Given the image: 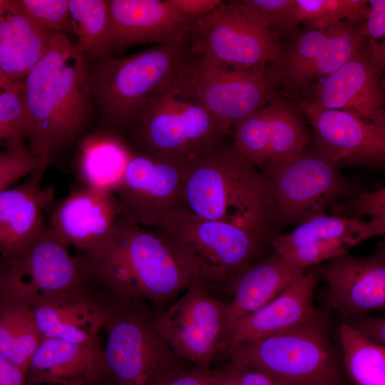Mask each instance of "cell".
<instances>
[{
  "label": "cell",
  "mask_w": 385,
  "mask_h": 385,
  "mask_svg": "<svg viewBox=\"0 0 385 385\" xmlns=\"http://www.w3.org/2000/svg\"><path fill=\"white\" fill-rule=\"evenodd\" d=\"M77 257L86 282L104 297L150 302L155 308L190 285V265L158 231L120 217L108 237Z\"/></svg>",
  "instance_id": "6da1fadb"
},
{
  "label": "cell",
  "mask_w": 385,
  "mask_h": 385,
  "mask_svg": "<svg viewBox=\"0 0 385 385\" xmlns=\"http://www.w3.org/2000/svg\"><path fill=\"white\" fill-rule=\"evenodd\" d=\"M31 130L29 150L49 161L83 131L94 104L86 57L66 34L56 33L22 81Z\"/></svg>",
  "instance_id": "7a4b0ae2"
},
{
  "label": "cell",
  "mask_w": 385,
  "mask_h": 385,
  "mask_svg": "<svg viewBox=\"0 0 385 385\" xmlns=\"http://www.w3.org/2000/svg\"><path fill=\"white\" fill-rule=\"evenodd\" d=\"M182 203L202 218L266 237L273 228L264 176L232 144L222 140L188 164Z\"/></svg>",
  "instance_id": "3957f363"
},
{
  "label": "cell",
  "mask_w": 385,
  "mask_h": 385,
  "mask_svg": "<svg viewBox=\"0 0 385 385\" xmlns=\"http://www.w3.org/2000/svg\"><path fill=\"white\" fill-rule=\"evenodd\" d=\"M104 299L107 339L101 385H160L192 367L162 335L157 308L143 300Z\"/></svg>",
  "instance_id": "277c9868"
},
{
  "label": "cell",
  "mask_w": 385,
  "mask_h": 385,
  "mask_svg": "<svg viewBox=\"0 0 385 385\" xmlns=\"http://www.w3.org/2000/svg\"><path fill=\"white\" fill-rule=\"evenodd\" d=\"M230 361L260 369L284 385H353L324 314L287 331L245 344Z\"/></svg>",
  "instance_id": "5b68a950"
},
{
  "label": "cell",
  "mask_w": 385,
  "mask_h": 385,
  "mask_svg": "<svg viewBox=\"0 0 385 385\" xmlns=\"http://www.w3.org/2000/svg\"><path fill=\"white\" fill-rule=\"evenodd\" d=\"M188 262L197 279L227 282L253 265L267 237L228 223L202 218L183 203L165 213L155 227Z\"/></svg>",
  "instance_id": "8992f818"
},
{
  "label": "cell",
  "mask_w": 385,
  "mask_h": 385,
  "mask_svg": "<svg viewBox=\"0 0 385 385\" xmlns=\"http://www.w3.org/2000/svg\"><path fill=\"white\" fill-rule=\"evenodd\" d=\"M185 46L156 45L128 56L93 60L88 66L92 98L103 119L130 126L155 93L175 76Z\"/></svg>",
  "instance_id": "52a82bcc"
},
{
  "label": "cell",
  "mask_w": 385,
  "mask_h": 385,
  "mask_svg": "<svg viewBox=\"0 0 385 385\" xmlns=\"http://www.w3.org/2000/svg\"><path fill=\"white\" fill-rule=\"evenodd\" d=\"M268 186L273 227L299 225L342 198L356 196V186L314 148L261 168Z\"/></svg>",
  "instance_id": "ba28073f"
},
{
  "label": "cell",
  "mask_w": 385,
  "mask_h": 385,
  "mask_svg": "<svg viewBox=\"0 0 385 385\" xmlns=\"http://www.w3.org/2000/svg\"><path fill=\"white\" fill-rule=\"evenodd\" d=\"M130 126L138 153L185 164L224 136L203 106L180 94L175 76L155 93Z\"/></svg>",
  "instance_id": "9c48e42d"
},
{
  "label": "cell",
  "mask_w": 385,
  "mask_h": 385,
  "mask_svg": "<svg viewBox=\"0 0 385 385\" xmlns=\"http://www.w3.org/2000/svg\"><path fill=\"white\" fill-rule=\"evenodd\" d=\"M282 46L279 34L241 1H223L195 20L185 44L189 53L244 71L266 69Z\"/></svg>",
  "instance_id": "30bf717a"
},
{
  "label": "cell",
  "mask_w": 385,
  "mask_h": 385,
  "mask_svg": "<svg viewBox=\"0 0 385 385\" xmlns=\"http://www.w3.org/2000/svg\"><path fill=\"white\" fill-rule=\"evenodd\" d=\"M267 68L232 69L187 51L175 79L180 94L203 106L225 135L232 125L278 97Z\"/></svg>",
  "instance_id": "8fae6325"
},
{
  "label": "cell",
  "mask_w": 385,
  "mask_h": 385,
  "mask_svg": "<svg viewBox=\"0 0 385 385\" xmlns=\"http://www.w3.org/2000/svg\"><path fill=\"white\" fill-rule=\"evenodd\" d=\"M364 21H343L324 27L307 26L292 34L267 68L278 91L302 96L351 58L365 42Z\"/></svg>",
  "instance_id": "7c38bea8"
},
{
  "label": "cell",
  "mask_w": 385,
  "mask_h": 385,
  "mask_svg": "<svg viewBox=\"0 0 385 385\" xmlns=\"http://www.w3.org/2000/svg\"><path fill=\"white\" fill-rule=\"evenodd\" d=\"M227 304L212 297L193 279L184 294L166 309H157L159 329L175 354L192 366L212 369L223 352Z\"/></svg>",
  "instance_id": "4fadbf2b"
},
{
  "label": "cell",
  "mask_w": 385,
  "mask_h": 385,
  "mask_svg": "<svg viewBox=\"0 0 385 385\" xmlns=\"http://www.w3.org/2000/svg\"><path fill=\"white\" fill-rule=\"evenodd\" d=\"M68 247L47 227L24 254L1 257L0 300L31 308L45 298L88 284Z\"/></svg>",
  "instance_id": "5bb4252c"
},
{
  "label": "cell",
  "mask_w": 385,
  "mask_h": 385,
  "mask_svg": "<svg viewBox=\"0 0 385 385\" xmlns=\"http://www.w3.org/2000/svg\"><path fill=\"white\" fill-rule=\"evenodd\" d=\"M299 108L312 128L315 150L337 166L385 170V125L338 109L300 101Z\"/></svg>",
  "instance_id": "9a60e30c"
},
{
  "label": "cell",
  "mask_w": 385,
  "mask_h": 385,
  "mask_svg": "<svg viewBox=\"0 0 385 385\" xmlns=\"http://www.w3.org/2000/svg\"><path fill=\"white\" fill-rule=\"evenodd\" d=\"M298 103L276 98L235 125V149L255 167L300 153L310 136Z\"/></svg>",
  "instance_id": "2e32d148"
},
{
  "label": "cell",
  "mask_w": 385,
  "mask_h": 385,
  "mask_svg": "<svg viewBox=\"0 0 385 385\" xmlns=\"http://www.w3.org/2000/svg\"><path fill=\"white\" fill-rule=\"evenodd\" d=\"M188 164L133 153L115 192L127 215L143 227H156L182 203Z\"/></svg>",
  "instance_id": "e0dca14e"
},
{
  "label": "cell",
  "mask_w": 385,
  "mask_h": 385,
  "mask_svg": "<svg viewBox=\"0 0 385 385\" xmlns=\"http://www.w3.org/2000/svg\"><path fill=\"white\" fill-rule=\"evenodd\" d=\"M314 272L327 285L326 307L343 320L385 310L384 248L366 257L344 254Z\"/></svg>",
  "instance_id": "ac0fdd59"
},
{
  "label": "cell",
  "mask_w": 385,
  "mask_h": 385,
  "mask_svg": "<svg viewBox=\"0 0 385 385\" xmlns=\"http://www.w3.org/2000/svg\"><path fill=\"white\" fill-rule=\"evenodd\" d=\"M366 41L336 71L316 83L302 100L316 106L338 109L385 125V98Z\"/></svg>",
  "instance_id": "d6986e66"
},
{
  "label": "cell",
  "mask_w": 385,
  "mask_h": 385,
  "mask_svg": "<svg viewBox=\"0 0 385 385\" xmlns=\"http://www.w3.org/2000/svg\"><path fill=\"white\" fill-rule=\"evenodd\" d=\"M194 21L175 11L168 0H111V41L120 54L134 45L184 46Z\"/></svg>",
  "instance_id": "ffe728a7"
},
{
  "label": "cell",
  "mask_w": 385,
  "mask_h": 385,
  "mask_svg": "<svg viewBox=\"0 0 385 385\" xmlns=\"http://www.w3.org/2000/svg\"><path fill=\"white\" fill-rule=\"evenodd\" d=\"M123 215L127 214L115 193L84 186L57 206L48 227L67 246L84 252L101 245Z\"/></svg>",
  "instance_id": "44dd1931"
},
{
  "label": "cell",
  "mask_w": 385,
  "mask_h": 385,
  "mask_svg": "<svg viewBox=\"0 0 385 385\" xmlns=\"http://www.w3.org/2000/svg\"><path fill=\"white\" fill-rule=\"evenodd\" d=\"M319 280L313 271L304 273L270 302L234 324L227 334L223 352L229 355L240 346L292 329L322 313L314 306Z\"/></svg>",
  "instance_id": "7402d4cb"
},
{
  "label": "cell",
  "mask_w": 385,
  "mask_h": 385,
  "mask_svg": "<svg viewBox=\"0 0 385 385\" xmlns=\"http://www.w3.org/2000/svg\"><path fill=\"white\" fill-rule=\"evenodd\" d=\"M31 310L43 339L70 343L98 339L106 315L104 298L88 284L45 298Z\"/></svg>",
  "instance_id": "603a6c76"
},
{
  "label": "cell",
  "mask_w": 385,
  "mask_h": 385,
  "mask_svg": "<svg viewBox=\"0 0 385 385\" xmlns=\"http://www.w3.org/2000/svg\"><path fill=\"white\" fill-rule=\"evenodd\" d=\"M104 350L99 340L70 343L43 339L27 370L31 385H101Z\"/></svg>",
  "instance_id": "cb8c5ba5"
},
{
  "label": "cell",
  "mask_w": 385,
  "mask_h": 385,
  "mask_svg": "<svg viewBox=\"0 0 385 385\" xmlns=\"http://www.w3.org/2000/svg\"><path fill=\"white\" fill-rule=\"evenodd\" d=\"M54 34L35 21L20 0H0V83L22 81Z\"/></svg>",
  "instance_id": "d4e9b609"
},
{
  "label": "cell",
  "mask_w": 385,
  "mask_h": 385,
  "mask_svg": "<svg viewBox=\"0 0 385 385\" xmlns=\"http://www.w3.org/2000/svg\"><path fill=\"white\" fill-rule=\"evenodd\" d=\"M48 163L43 162L23 184L0 191V251L2 258L24 254L47 228L39 188Z\"/></svg>",
  "instance_id": "484cf974"
},
{
  "label": "cell",
  "mask_w": 385,
  "mask_h": 385,
  "mask_svg": "<svg viewBox=\"0 0 385 385\" xmlns=\"http://www.w3.org/2000/svg\"><path fill=\"white\" fill-rule=\"evenodd\" d=\"M305 270L274 253L241 273L230 285L234 297L227 304L226 336L234 324L276 298Z\"/></svg>",
  "instance_id": "4316f807"
},
{
  "label": "cell",
  "mask_w": 385,
  "mask_h": 385,
  "mask_svg": "<svg viewBox=\"0 0 385 385\" xmlns=\"http://www.w3.org/2000/svg\"><path fill=\"white\" fill-rule=\"evenodd\" d=\"M382 225L371 219L339 215L316 216L297 225L292 232L271 241L274 253L281 255L294 248L314 243L346 241L354 246L374 236L384 235Z\"/></svg>",
  "instance_id": "83f0119b"
},
{
  "label": "cell",
  "mask_w": 385,
  "mask_h": 385,
  "mask_svg": "<svg viewBox=\"0 0 385 385\" xmlns=\"http://www.w3.org/2000/svg\"><path fill=\"white\" fill-rule=\"evenodd\" d=\"M78 170L85 186L115 193L134 153L120 139L93 135L81 144Z\"/></svg>",
  "instance_id": "f1b7e54d"
},
{
  "label": "cell",
  "mask_w": 385,
  "mask_h": 385,
  "mask_svg": "<svg viewBox=\"0 0 385 385\" xmlns=\"http://www.w3.org/2000/svg\"><path fill=\"white\" fill-rule=\"evenodd\" d=\"M42 340L30 307L0 300V356L28 370Z\"/></svg>",
  "instance_id": "f546056e"
},
{
  "label": "cell",
  "mask_w": 385,
  "mask_h": 385,
  "mask_svg": "<svg viewBox=\"0 0 385 385\" xmlns=\"http://www.w3.org/2000/svg\"><path fill=\"white\" fill-rule=\"evenodd\" d=\"M338 334L344 364L352 384L385 385V346L344 320Z\"/></svg>",
  "instance_id": "4dcf8cb0"
},
{
  "label": "cell",
  "mask_w": 385,
  "mask_h": 385,
  "mask_svg": "<svg viewBox=\"0 0 385 385\" xmlns=\"http://www.w3.org/2000/svg\"><path fill=\"white\" fill-rule=\"evenodd\" d=\"M110 1L68 0L72 32L77 48L91 60L113 56L110 36Z\"/></svg>",
  "instance_id": "1f68e13d"
},
{
  "label": "cell",
  "mask_w": 385,
  "mask_h": 385,
  "mask_svg": "<svg viewBox=\"0 0 385 385\" xmlns=\"http://www.w3.org/2000/svg\"><path fill=\"white\" fill-rule=\"evenodd\" d=\"M369 9L366 0H297L292 27L301 23L324 27L346 20L365 21Z\"/></svg>",
  "instance_id": "d6a6232c"
},
{
  "label": "cell",
  "mask_w": 385,
  "mask_h": 385,
  "mask_svg": "<svg viewBox=\"0 0 385 385\" xmlns=\"http://www.w3.org/2000/svg\"><path fill=\"white\" fill-rule=\"evenodd\" d=\"M0 139L6 147L25 143L31 130L22 81L0 83Z\"/></svg>",
  "instance_id": "836d02e7"
},
{
  "label": "cell",
  "mask_w": 385,
  "mask_h": 385,
  "mask_svg": "<svg viewBox=\"0 0 385 385\" xmlns=\"http://www.w3.org/2000/svg\"><path fill=\"white\" fill-rule=\"evenodd\" d=\"M43 162L49 161L34 155L25 143L6 146L0 154V191L32 174Z\"/></svg>",
  "instance_id": "e575fe53"
},
{
  "label": "cell",
  "mask_w": 385,
  "mask_h": 385,
  "mask_svg": "<svg viewBox=\"0 0 385 385\" xmlns=\"http://www.w3.org/2000/svg\"><path fill=\"white\" fill-rule=\"evenodd\" d=\"M28 14L53 33L72 32L68 0H20Z\"/></svg>",
  "instance_id": "d590c367"
},
{
  "label": "cell",
  "mask_w": 385,
  "mask_h": 385,
  "mask_svg": "<svg viewBox=\"0 0 385 385\" xmlns=\"http://www.w3.org/2000/svg\"><path fill=\"white\" fill-rule=\"evenodd\" d=\"M368 16L364 24L366 43L381 74L385 72V0L369 1Z\"/></svg>",
  "instance_id": "8d00e7d4"
},
{
  "label": "cell",
  "mask_w": 385,
  "mask_h": 385,
  "mask_svg": "<svg viewBox=\"0 0 385 385\" xmlns=\"http://www.w3.org/2000/svg\"><path fill=\"white\" fill-rule=\"evenodd\" d=\"M354 246L346 241H334L302 245L279 255L289 264L307 269L324 260L347 254Z\"/></svg>",
  "instance_id": "74e56055"
},
{
  "label": "cell",
  "mask_w": 385,
  "mask_h": 385,
  "mask_svg": "<svg viewBox=\"0 0 385 385\" xmlns=\"http://www.w3.org/2000/svg\"><path fill=\"white\" fill-rule=\"evenodd\" d=\"M245 5L259 14L279 34L290 32L297 0H242Z\"/></svg>",
  "instance_id": "f35d334b"
},
{
  "label": "cell",
  "mask_w": 385,
  "mask_h": 385,
  "mask_svg": "<svg viewBox=\"0 0 385 385\" xmlns=\"http://www.w3.org/2000/svg\"><path fill=\"white\" fill-rule=\"evenodd\" d=\"M332 209L334 215L356 218L368 216L379 221L385 231V199L378 198L371 192H360L354 197L333 205Z\"/></svg>",
  "instance_id": "ab89813d"
},
{
  "label": "cell",
  "mask_w": 385,
  "mask_h": 385,
  "mask_svg": "<svg viewBox=\"0 0 385 385\" xmlns=\"http://www.w3.org/2000/svg\"><path fill=\"white\" fill-rule=\"evenodd\" d=\"M219 370L216 385H284L260 369L231 361Z\"/></svg>",
  "instance_id": "60d3db41"
},
{
  "label": "cell",
  "mask_w": 385,
  "mask_h": 385,
  "mask_svg": "<svg viewBox=\"0 0 385 385\" xmlns=\"http://www.w3.org/2000/svg\"><path fill=\"white\" fill-rule=\"evenodd\" d=\"M368 339L385 346V317L361 315L344 320Z\"/></svg>",
  "instance_id": "b9f144b4"
},
{
  "label": "cell",
  "mask_w": 385,
  "mask_h": 385,
  "mask_svg": "<svg viewBox=\"0 0 385 385\" xmlns=\"http://www.w3.org/2000/svg\"><path fill=\"white\" fill-rule=\"evenodd\" d=\"M219 372V368L200 369L192 366L160 385H216Z\"/></svg>",
  "instance_id": "7bdbcfd3"
},
{
  "label": "cell",
  "mask_w": 385,
  "mask_h": 385,
  "mask_svg": "<svg viewBox=\"0 0 385 385\" xmlns=\"http://www.w3.org/2000/svg\"><path fill=\"white\" fill-rule=\"evenodd\" d=\"M181 15L192 21L215 11L223 1L220 0H168Z\"/></svg>",
  "instance_id": "ee69618b"
},
{
  "label": "cell",
  "mask_w": 385,
  "mask_h": 385,
  "mask_svg": "<svg viewBox=\"0 0 385 385\" xmlns=\"http://www.w3.org/2000/svg\"><path fill=\"white\" fill-rule=\"evenodd\" d=\"M0 385H31L27 370L0 356Z\"/></svg>",
  "instance_id": "f6af8a7d"
},
{
  "label": "cell",
  "mask_w": 385,
  "mask_h": 385,
  "mask_svg": "<svg viewBox=\"0 0 385 385\" xmlns=\"http://www.w3.org/2000/svg\"><path fill=\"white\" fill-rule=\"evenodd\" d=\"M371 192L376 197L385 199V187Z\"/></svg>",
  "instance_id": "bcb514c9"
},
{
  "label": "cell",
  "mask_w": 385,
  "mask_h": 385,
  "mask_svg": "<svg viewBox=\"0 0 385 385\" xmlns=\"http://www.w3.org/2000/svg\"><path fill=\"white\" fill-rule=\"evenodd\" d=\"M380 86L381 88L384 92V98H385V72L382 74L381 79H380Z\"/></svg>",
  "instance_id": "7dc6e473"
}]
</instances>
